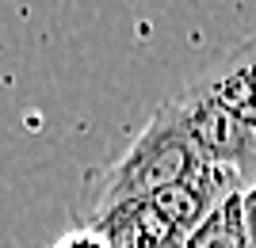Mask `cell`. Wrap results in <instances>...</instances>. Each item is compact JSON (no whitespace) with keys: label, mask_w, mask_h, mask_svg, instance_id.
<instances>
[{"label":"cell","mask_w":256,"mask_h":248,"mask_svg":"<svg viewBox=\"0 0 256 248\" xmlns=\"http://www.w3.org/2000/svg\"><path fill=\"white\" fill-rule=\"evenodd\" d=\"M203 164L210 161L199 153L176 103L168 99L153 111L150 122L142 126V134L107 168L84 176V187H80V199H76V226H84V222L115 210V206L157 199L160 191H168V187L184 184L188 176H195Z\"/></svg>","instance_id":"cell-1"},{"label":"cell","mask_w":256,"mask_h":248,"mask_svg":"<svg viewBox=\"0 0 256 248\" xmlns=\"http://www.w3.org/2000/svg\"><path fill=\"white\" fill-rule=\"evenodd\" d=\"M188 84L195 92H203V96L218 99L226 111H234L237 119L256 134V31L245 42H237L234 50L218 54Z\"/></svg>","instance_id":"cell-2"},{"label":"cell","mask_w":256,"mask_h":248,"mask_svg":"<svg viewBox=\"0 0 256 248\" xmlns=\"http://www.w3.org/2000/svg\"><path fill=\"white\" fill-rule=\"evenodd\" d=\"M84 226L96 229L111 248H188V233L153 199L115 206Z\"/></svg>","instance_id":"cell-3"},{"label":"cell","mask_w":256,"mask_h":248,"mask_svg":"<svg viewBox=\"0 0 256 248\" xmlns=\"http://www.w3.org/2000/svg\"><path fill=\"white\" fill-rule=\"evenodd\" d=\"M188 248H256L252 237H248V226H245L241 191L222 199V206L188 237Z\"/></svg>","instance_id":"cell-4"},{"label":"cell","mask_w":256,"mask_h":248,"mask_svg":"<svg viewBox=\"0 0 256 248\" xmlns=\"http://www.w3.org/2000/svg\"><path fill=\"white\" fill-rule=\"evenodd\" d=\"M50 248H111V245L100 237L96 229H88V226H73V229H65V233L54 241Z\"/></svg>","instance_id":"cell-5"},{"label":"cell","mask_w":256,"mask_h":248,"mask_svg":"<svg viewBox=\"0 0 256 248\" xmlns=\"http://www.w3.org/2000/svg\"><path fill=\"white\" fill-rule=\"evenodd\" d=\"M241 203H245V226H248V237L256 245V180L241 187Z\"/></svg>","instance_id":"cell-6"}]
</instances>
